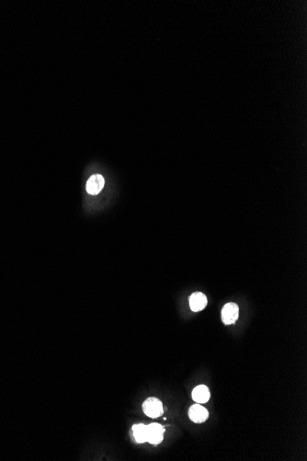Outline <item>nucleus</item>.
Here are the masks:
<instances>
[{"mask_svg": "<svg viewBox=\"0 0 307 461\" xmlns=\"http://www.w3.org/2000/svg\"><path fill=\"white\" fill-rule=\"evenodd\" d=\"M189 419L196 424H201L205 422L209 417V413L206 408L202 407L199 403L192 405L189 410Z\"/></svg>", "mask_w": 307, "mask_h": 461, "instance_id": "nucleus-5", "label": "nucleus"}, {"mask_svg": "<svg viewBox=\"0 0 307 461\" xmlns=\"http://www.w3.org/2000/svg\"><path fill=\"white\" fill-rule=\"evenodd\" d=\"M148 428V442L152 445H158L164 439V427L159 424H151L147 425Z\"/></svg>", "mask_w": 307, "mask_h": 461, "instance_id": "nucleus-3", "label": "nucleus"}, {"mask_svg": "<svg viewBox=\"0 0 307 461\" xmlns=\"http://www.w3.org/2000/svg\"><path fill=\"white\" fill-rule=\"evenodd\" d=\"M192 399L198 403H206L210 400V390L204 385L197 386L192 391Z\"/></svg>", "mask_w": 307, "mask_h": 461, "instance_id": "nucleus-7", "label": "nucleus"}, {"mask_svg": "<svg viewBox=\"0 0 307 461\" xmlns=\"http://www.w3.org/2000/svg\"><path fill=\"white\" fill-rule=\"evenodd\" d=\"M143 411L151 418H157L164 413L162 402L156 398H148L143 404Z\"/></svg>", "mask_w": 307, "mask_h": 461, "instance_id": "nucleus-1", "label": "nucleus"}, {"mask_svg": "<svg viewBox=\"0 0 307 461\" xmlns=\"http://www.w3.org/2000/svg\"><path fill=\"white\" fill-rule=\"evenodd\" d=\"M239 316V307L236 303H227L222 309V320L226 325L236 323Z\"/></svg>", "mask_w": 307, "mask_h": 461, "instance_id": "nucleus-2", "label": "nucleus"}, {"mask_svg": "<svg viewBox=\"0 0 307 461\" xmlns=\"http://www.w3.org/2000/svg\"><path fill=\"white\" fill-rule=\"evenodd\" d=\"M207 305V298L204 294L195 292L189 297V306L191 310L194 312L201 311Z\"/></svg>", "mask_w": 307, "mask_h": 461, "instance_id": "nucleus-6", "label": "nucleus"}, {"mask_svg": "<svg viewBox=\"0 0 307 461\" xmlns=\"http://www.w3.org/2000/svg\"><path fill=\"white\" fill-rule=\"evenodd\" d=\"M133 434L137 443L148 442V428L147 425H136L133 426Z\"/></svg>", "mask_w": 307, "mask_h": 461, "instance_id": "nucleus-8", "label": "nucleus"}, {"mask_svg": "<svg viewBox=\"0 0 307 461\" xmlns=\"http://www.w3.org/2000/svg\"><path fill=\"white\" fill-rule=\"evenodd\" d=\"M104 185H105V180L103 176H101V174H95V175H92L87 181L86 189L89 194L96 195L102 191Z\"/></svg>", "mask_w": 307, "mask_h": 461, "instance_id": "nucleus-4", "label": "nucleus"}]
</instances>
